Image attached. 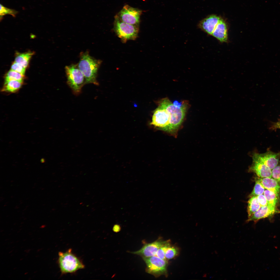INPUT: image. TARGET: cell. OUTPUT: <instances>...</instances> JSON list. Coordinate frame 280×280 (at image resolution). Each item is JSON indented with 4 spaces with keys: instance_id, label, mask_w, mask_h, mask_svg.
<instances>
[{
    "instance_id": "obj_16",
    "label": "cell",
    "mask_w": 280,
    "mask_h": 280,
    "mask_svg": "<svg viewBox=\"0 0 280 280\" xmlns=\"http://www.w3.org/2000/svg\"><path fill=\"white\" fill-rule=\"evenodd\" d=\"M23 81L10 80L5 81L2 91L9 92H15L18 91L21 87Z\"/></svg>"
},
{
    "instance_id": "obj_10",
    "label": "cell",
    "mask_w": 280,
    "mask_h": 280,
    "mask_svg": "<svg viewBox=\"0 0 280 280\" xmlns=\"http://www.w3.org/2000/svg\"><path fill=\"white\" fill-rule=\"evenodd\" d=\"M253 163L249 171L261 178L271 177V171L254 153L253 156Z\"/></svg>"
},
{
    "instance_id": "obj_4",
    "label": "cell",
    "mask_w": 280,
    "mask_h": 280,
    "mask_svg": "<svg viewBox=\"0 0 280 280\" xmlns=\"http://www.w3.org/2000/svg\"><path fill=\"white\" fill-rule=\"evenodd\" d=\"M65 69L68 85L74 94L79 95L86 84L83 75L76 65L66 66Z\"/></svg>"
},
{
    "instance_id": "obj_13",
    "label": "cell",
    "mask_w": 280,
    "mask_h": 280,
    "mask_svg": "<svg viewBox=\"0 0 280 280\" xmlns=\"http://www.w3.org/2000/svg\"><path fill=\"white\" fill-rule=\"evenodd\" d=\"M228 28L227 23L221 18L215 29L211 36L221 43L228 41Z\"/></svg>"
},
{
    "instance_id": "obj_29",
    "label": "cell",
    "mask_w": 280,
    "mask_h": 280,
    "mask_svg": "<svg viewBox=\"0 0 280 280\" xmlns=\"http://www.w3.org/2000/svg\"><path fill=\"white\" fill-rule=\"evenodd\" d=\"M272 127V128L273 129H280V121L274 123Z\"/></svg>"
},
{
    "instance_id": "obj_6",
    "label": "cell",
    "mask_w": 280,
    "mask_h": 280,
    "mask_svg": "<svg viewBox=\"0 0 280 280\" xmlns=\"http://www.w3.org/2000/svg\"><path fill=\"white\" fill-rule=\"evenodd\" d=\"M146 265V271L155 277L167 274L168 262L156 255L143 258Z\"/></svg>"
},
{
    "instance_id": "obj_23",
    "label": "cell",
    "mask_w": 280,
    "mask_h": 280,
    "mask_svg": "<svg viewBox=\"0 0 280 280\" xmlns=\"http://www.w3.org/2000/svg\"><path fill=\"white\" fill-rule=\"evenodd\" d=\"M18 11L6 7L1 4H0V17L1 20L3 17L6 15H11L13 17H15L18 13Z\"/></svg>"
},
{
    "instance_id": "obj_11",
    "label": "cell",
    "mask_w": 280,
    "mask_h": 280,
    "mask_svg": "<svg viewBox=\"0 0 280 280\" xmlns=\"http://www.w3.org/2000/svg\"><path fill=\"white\" fill-rule=\"evenodd\" d=\"M221 19L216 15H210L200 21L198 24V27L208 35L212 36Z\"/></svg>"
},
{
    "instance_id": "obj_17",
    "label": "cell",
    "mask_w": 280,
    "mask_h": 280,
    "mask_svg": "<svg viewBox=\"0 0 280 280\" xmlns=\"http://www.w3.org/2000/svg\"><path fill=\"white\" fill-rule=\"evenodd\" d=\"M16 54L15 61L26 68L29 65L30 61L33 53L31 52L24 53L17 52Z\"/></svg>"
},
{
    "instance_id": "obj_14",
    "label": "cell",
    "mask_w": 280,
    "mask_h": 280,
    "mask_svg": "<svg viewBox=\"0 0 280 280\" xmlns=\"http://www.w3.org/2000/svg\"><path fill=\"white\" fill-rule=\"evenodd\" d=\"M278 211L276 207L267 206H261L260 208L255 212L250 218H248L247 222L253 221L257 222L260 219L270 217Z\"/></svg>"
},
{
    "instance_id": "obj_1",
    "label": "cell",
    "mask_w": 280,
    "mask_h": 280,
    "mask_svg": "<svg viewBox=\"0 0 280 280\" xmlns=\"http://www.w3.org/2000/svg\"><path fill=\"white\" fill-rule=\"evenodd\" d=\"M159 106L165 109L171 117L169 124L159 129L176 137L185 118L188 106V102L184 101L179 103L176 101L172 103L168 98L165 97L160 101Z\"/></svg>"
},
{
    "instance_id": "obj_5",
    "label": "cell",
    "mask_w": 280,
    "mask_h": 280,
    "mask_svg": "<svg viewBox=\"0 0 280 280\" xmlns=\"http://www.w3.org/2000/svg\"><path fill=\"white\" fill-rule=\"evenodd\" d=\"M114 29L116 35L123 42L134 40L137 38L139 32L138 25L130 24L115 17Z\"/></svg>"
},
{
    "instance_id": "obj_7",
    "label": "cell",
    "mask_w": 280,
    "mask_h": 280,
    "mask_svg": "<svg viewBox=\"0 0 280 280\" xmlns=\"http://www.w3.org/2000/svg\"><path fill=\"white\" fill-rule=\"evenodd\" d=\"M142 11L126 5L115 16L126 23L134 25H138Z\"/></svg>"
},
{
    "instance_id": "obj_25",
    "label": "cell",
    "mask_w": 280,
    "mask_h": 280,
    "mask_svg": "<svg viewBox=\"0 0 280 280\" xmlns=\"http://www.w3.org/2000/svg\"><path fill=\"white\" fill-rule=\"evenodd\" d=\"M11 69L24 75L26 68L20 64L14 61L11 66Z\"/></svg>"
},
{
    "instance_id": "obj_8",
    "label": "cell",
    "mask_w": 280,
    "mask_h": 280,
    "mask_svg": "<svg viewBox=\"0 0 280 280\" xmlns=\"http://www.w3.org/2000/svg\"><path fill=\"white\" fill-rule=\"evenodd\" d=\"M170 116L168 111L159 106L153 113L150 124L158 127L159 129L167 126L170 123Z\"/></svg>"
},
{
    "instance_id": "obj_26",
    "label": "cell",
    "mask_w": 280,
    "mask_h": 280,
    "mask_svg": "<svg viewBox=\"0 0 280 280\" xmlns=\"http://www.w3.org/2000/svg\"><path fill=\"white\" fill-rule=\"evenodd\" d=\"M272 170L271 177L280 184V161L278 164Z\"/></svg>"
},
{
    "instance_id": "obj_24",
    "label": "cell",
    "mask_w": 280,
    "mask_h": 280,
    "mask_svg": "<svg viewBox=\"0 0 280 280\" xmlns=\"http://www.w3.org/2000/svg\"><path fill=\"white\" fill-rule=\"evenodd\" d=\"M170 246V241L168 240L165 244L159 249L156 255L161 259L166 260L165 256V252L167 248Z\"/></svg>"
},
{
    "instance_id": "obj_19",
    "label": "cell",
    "mask_w": 280,
    "mask_h": 280,
    "mask_svg": "<svg viewBox=\"0 0 280 280\" xmlns=\"http://www.w3.org/2000/svg\"><path fill=\"white\" fill-rule=\"evenodd\" d=\"M264 194L267 201L268 205L276 207L278 197L272 191L266 189L264 190Z\"/></svg>"
},
{
    "instance_id": "obj_22",
    "label": "cell",
    "mask_w": 280,
    "mask_h": 280,
    "mask_svg": "<svg viewBox=\"0 0 280 280\" xmlns=\"http://www.w3.org/2000/svg\"><path fill=\"white\" fill-rule=\"evenodd\" d=\"M179 253L178 248L176 247L170 246L167 249L165 253L166 260L173 258L177 255Z\"/></svg>"
},
{
    "instance_id": "obj_2",
    "label": "cell",
    "mask_w": 280,
    "mask_h": 280,
    "mask_svg": "<svg viewBox=\"0 0 280 280\" xmlns=\"http://www.w3.org/2000/svg\"><path fill=\"white\" fill-rule=\"evenodd\" d=\"M100 63V60L92 57L87 52L81 54L78 66L84 76L86 84L99 85L97 77Z\"/></svg>"
},
{
    "instance_id": "obj_27",
    "label": "cell",
    "mask_w": 280,
    "mask_h": 280,
    "mask_svg": "<svg viewBox=\"0 0 280 280\" xmlns=\"http://www.w3.org/2000/svg\"><path fill=\"white\" fill-rule=\"evenodd\" d=\"M256 197L261 206H267L268 205L267 200L264 194H262L256 196Z\"/></svg>"
},
{
    "instance_id": "obj_18",
    "label": "cell",
    "mask_w": 280,
    "mask_h": 280,
    "mask_svg": "<svg viewBox=\"0 0 280 280\" xmlns=\"http://www.w3.org/2000/svg\"><path fill=\"white\" fill-rule=\"evenodd\" d=\"M261 207L256 197L253 196L250 197L248 201L247 211L248 218L258 211Z\"/></svg>"
},
{
    "instance_id": "obj_30",
    "label": "cell",
    "mask_w": 280,
    "mask_h": 280,
    "mask_svg": "<svg viewBox=\"0 0 280 280\" xmlns=\"http://www.w3.org/2000/svg\"><path fill=\"white\" fill-rule=\"evenodd\" d=\"M40 161L41 163H44L45 162V159L44 158H42L40 159Z\"/></svg>"
},
{
    "instance_id": "obj_28",
    "label": "cell",
    "mask_w": 280,
    "mask_h": 280,
    "mask_svg": "<svg viewBox=\"0 0 280 280\" xmlns=\"http://www.w3.org/2000/svg\"><path fill=\"white\" fill-rule=\"evenodd\" d=\"M121 229L120 226L118 225H115L113 228V231L117 233L120 231Z\"/></svg>"
},
{
    "instance_id": "obj_9",
    "label": "cell",
    "mask_w": 280,
    "mask_h": 280,
    "mask_svg": "<svg viewBox=\"0 0 280 280\" xmlns=\"http://www.w3.org/2000/svg\"><path fill=\"white\" fill-rule=\"evenodd\" d=\"M167 241L160 239L158 240L152 242L145 244L139 250L132 253L139 255L143 258L156 255L159 249Z\"/></svg>"
},
{
    "instance_id": "obj_3",
    "label": "cell",
    "mask_w": 280,
    "mask_h": 280,
    "mask_svg": "<svg viewBox=\"0 0 280 280\" xmlns=\"http://www.w3.org/2000/svg\"><path fill=\"white\" fill-rule=\"evenodd\" d=\"M58 256V263L62 275L75 273L85 268L82 261L71 248L64 252H59Z\"/></svg>"
},
{
    "instance_id": "obj_21",
    "label": "cell",
    "mask_w": 280,
    "mask_h": 280,
    "mask_svg": "<svg viewBox=\"0 0 280 280\" xmlns=\"http://www.w3.org/2000/svg\"><path fill=\"white\" fill-rule=\"evenodd\" d=\"M265 188L261 183L257 180H255V183L253 190L249 195L250 198L253 196L256 197L263 194Z\"/></svg>"
},
{
    "instance_id": "obj_15",
    "label": "cell",
    "mask_w": 280,
    "mask_h": 280,
    "mask_svg": "<svg viewBox=\"0 0 280 280\" xmlns=\"http://www.w3.org/2000/svg\"><path fill=\"white\" fill-rule=\"evenodd\" d=\"M256 180L260 182L265 188L275 193L278 197L280 193V184L271 177H257Z\"/></svg>"
},
{
    "instance_id": "obj_12",
    "label": "cell",
    "mask_w": 280,
    "mask_h": 280,
    "mask_svg": "<svg viewBox=\"0 0 280 280\" xmlns=\"http://www.w3.org/2000/svg\"><path fill=\"white\" fill-rule=\"evenodd\" d=\"M257 157L271 170L275 167L280 161V152L268 151L263 153H255Z\"/></svg>"
},
{
    "instance_id": "obj_20",
    "label": "cell",
    "mask_w": 280,
    "mask_h": 280,
    "mask_svg": "<svg viewBox=\"0 0 280 280\" xmlns=\"http://www.w3.org/2000/svg\"><path fill=\"white\" fill-rule=\"evenodd\" d=\"M24 75L11 69L8 71L5 76V81L16 80L23 81Z\"/></svg>"
}]
</instances>
